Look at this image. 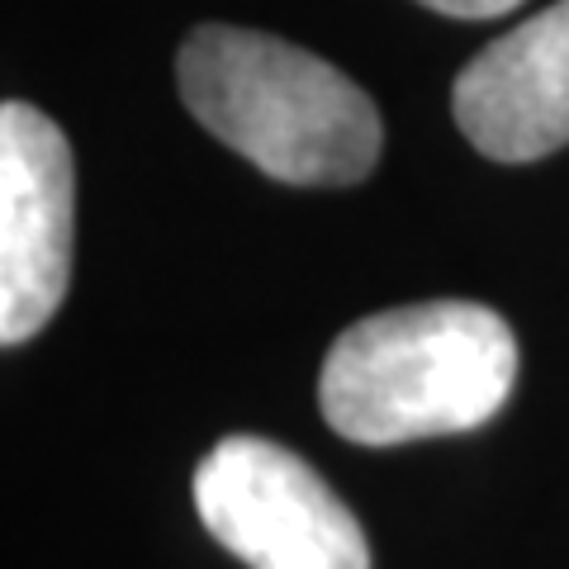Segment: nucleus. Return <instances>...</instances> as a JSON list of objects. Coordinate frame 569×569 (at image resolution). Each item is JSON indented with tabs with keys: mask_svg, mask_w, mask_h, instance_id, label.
Instances as JSON below:
<instances>
[{
	"mask_svg": "<svg viewBox=\"0 0 569 569\" xmlns=\"http://www.w3.org/2000/svg\"><path fill=\"white\" fill-rule=\"evenodd\" d=\"M518 385V337L489 305L427 299L351 323L318 370V408L356 447L485 427Z\"/></svg>",
	"mask_w": 569,
	"mask_h": 569,
	"instance_id": "obj_1",
	"label": "nucleus"
},
{
	"mask_svg": "<svg viewBox=\"0 0 569 569\" xmlns=\"http://www.w3.org/2000/svg\"><path fill=\"white\" fill-rule=\"evenodd\" d=\"M176 86L204 129L280 186H356L380 162V110L309 48L200 24L176 52Z\"/></svg>",
	"mask_w": 569,
	"mask_h": 569,
	"instance_id": "obj_2",
	"label": "nucleus"
},
{
	"mask_svg": "<svg viewBox=\"0 0 569 569\" xmlns=\"http://www.w3.org/2000/svg\"><path fill=\"white\" fill-rule=\"evenodd\" d=\"M194 512L247 569H370L351 508L280 441L223 437L194 470Z\"/></svg>",
	"mask_w": 569,
	"mask_h": 569,
	"instance_id": "obj_3",
	"label": "nucleus"
},
{
	"mask_svg": "<svg viewBox=\"0 0 569 569\" xmlns=\"http://www.w3.org/2000/svg\"><path fill=\"white\" fill-rule=\"evenodd\" d=\"M77 228L67 133L33 104L0 110V342L20 347L62 309Z\"/></svg>",
	"mask_w": 569,
	"mask_h": 569,
	"instance_id": "obj_4",
	"label": "nucleus"
},
{
	"mask_svg": "<svg viewBox=\"0 0 569 569\" xmlns=\"http://www.w3.org/2000/svg\"><path fill=\"white\" fill-rule=\"evenodd\" d=\"M451 114L493 162L560 152L569 142V0L479 48L456 77Z\"/></svg>",
	"mask_w": 569,
	"mask_h": 569,
	"instance_id": "obj_5",
	"label": "nucleus"
},
{
	"mask_svg": "<svg viewBox=\"0 0 569 569\" xmlns=\"http://www.w3.org/2000/svg\"><path fill=\"white\" fill-rule=\"evenodd\" d=\"M418 6L451 14V20H493V14H508L518 0H418Z\"/></svg>",
	"mask_w": 569,
	"mask_h": 569,
	"instance_id": "obj_6",
	"label": "nucleus"
}]
</instances>
